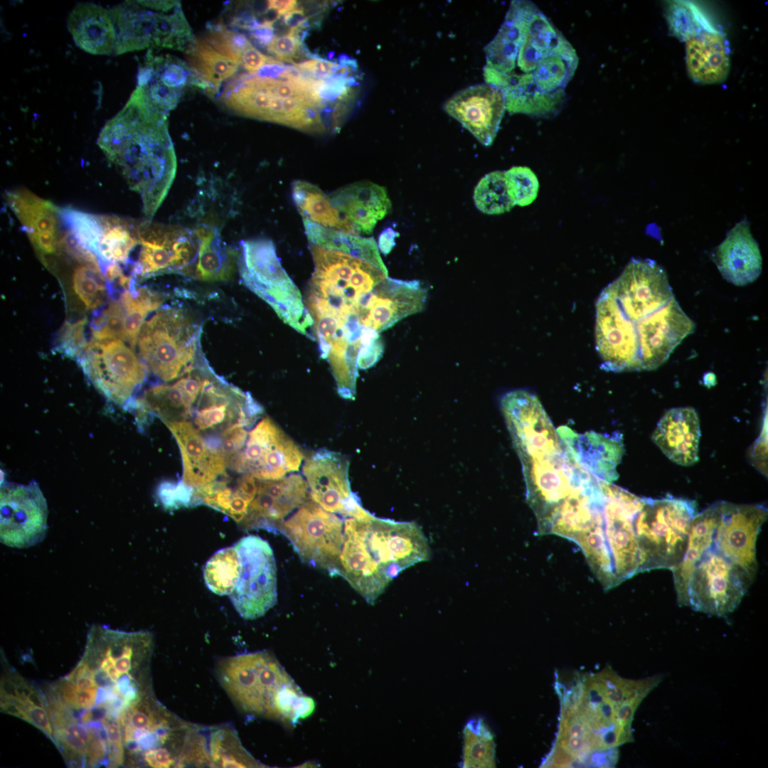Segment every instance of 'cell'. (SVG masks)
<instances>
[{"label":"cell","instance_id":"cell-34","mask_svg":"<svg viewBox=\"0 0 768 768\" xmlns=\"http://www.w3.org/2000/svg\"><path fill=\"white\" fill-rule=\"evenodd\" d=\"M67 27L75 43L93 55L114 53L116 32L111 13L93 3L77 4L67 18Z\"/></svg>","mask_w":768,"mask_h":768},{"label":"cell","instance_id":"cell-38","mask_svg":"<svg viewBox=\"0 0 768 768\" xmlns=\"http://www.w3.org/2000/svg\"><path fill=\"white\" fill-rule=\"evenodd\" d=\"M44 705L38 692L21 676L14 675L1 680V711L27 721L55 743L51 723Z\"/></svg>","mask_w":768,"mask_h":768},{"label":"cell","instance_id":"cell-39","mask_svg":"<svg viewBox=\"0 0 768 768\" xmlns=\"http://www.w3.org/2000/svg\"><path fill=\"white\" fill-rule=\"evenodd\" d=\"M292 198L303 220L321 226L358 236L360 232L332 203L319 187L304 181H295Z\"/></svg>","mask_w":768,"mask_h":768},{"label":"cell","instance_id":"cell-22","mask_svg":"<svg viewBox=\"0 0 768 768\" xmlns=\"http://www.w3.org/2000/svg\"><path fill=\"white\" fill-rule=\"evenodd\" d=\"M46 500L37 483H6L0 491V540L6 546L24 548L41 542L48 524Z\"/></svg>","mask_w":768,"mask_h":768},{"label":"cell","instance_id":"cell-46","mask_svg":"<svg viewBox=\"0 0 768 768\" xmlns=\"http://www.w3.org/2000/svg\"><path fill=\"white\" fill-rule=\"evenodd\" d=\"M241 572L240 555L235 547L216 551L203 567V579L208 588L218 595H230Z\"/></svg>","mask_w":768,"mask_h":768},{"label":"cell","instance_id":"cell-43","mask_svg":"<svg viewBox=\"0 0 768 768\" xmlns=\"http://www.w3.org/2000/svg\"><path fill=\"white\" fill-rule=\"evenodd\" d=\"M68 255L72 262L70 264L71 268L65 270V277L70 283L71 293L84 310L100 307L107 296V280L100 262Z\"/></svg>","mask_w":768,"mask_h":768},{"label":"cell","instance_id":"cell-10","mask_svg":"<svg viewBox=\"0 0 768 768\" xmlns=\"http://www.w3.org/2000/svg\"><path fill=\"white\" fill-rule=\"evenodd\" d=\"M200 330L180 309L157 311L144 321L137 339L146 368L166 382L184 375L199 357Z\"/></svg>","mask_w":768,"mask_h":768},{"label":"cell","instance_id":"cell-55","mask_svg":"<svg viewBox=\"0 0 768 768\" xmlns=\"http://www.w3.org/2000/svg\"><path fill=\"white\" fill-rule=\"evenodd\" d=\"M113 717L110 713L102 722L105 730L109 764L120 765L123 762V735L119 719Z\"/></svg>","mask_w":768,"mask_h":768},{"label":"cell","instance_id":"cell-8","mask_svg":"<svg viewBox=\"0 0 768 768\" xmlns=\"http://www.w3.org/2000/svg\"><path fill=\"white\" fill-rule=\"evenodd\" d=\"M697 513L696 503L692 500L645 498L634 521L640 572L662 568L673 570L678 565Z\"/></svg>","mask_w":768,"mask_h":768},{"label":"cell","instance_id":"cell-21","mask_svg":"<svg viewBox=\"0 0 768 768\" xmlns=\"http://www.w3.org/2000/svg\"><path fill=\"white\" fill-rule=\"evenodd\" d=\"M262 412L250 393L228 384L209 368L191 417L200 432H222L235 425L248 427Z\"/></svg>","mask_w":768,"mask_h":768},{"label":"cell","instance_id":"cell-31","mask_svg":"<svg viewBox=\"0 0 768 768\" xmlns=\"http://www.w3.org/2000/svg\"><path fill=\"white\" fill-rule=\"evenodd\" d=\"M713 260L723 278L735 285L744 286L759 277L762 255L747 220L737 223L727 233L714 250Z\"/></svg>","mask_w":768,"mask_h":768},{"label":"cell","instance_id":"cell-33","mask_svg":"<svg viewBox=\"0 0 768 768\" xmlns=\"http://www.w3.org/2000/svg\"><path fill=\"white\" fill-rule=\"evenodd\" d=\"M334 206L360 233L370 234L378 221L391 210L385 188L370 181H360L338 188L329 195Z\"/></svg>","mask_w":768,"mask_h":768},{"label":"cell","instance_id":"cell-19","mask_svg":"<svg viewBox=\"0 0 768 768\" xmlns=\"http://www.w3.org/2000/svg\"><path fill=\"white\" fill-rule=\"evenodd\" d=\"M78 358L95 386L118 404L126 403L145 379L146 366L119 339H91Z\"/></svg>","mask_w":768,"mask_h":768},{"label":"cell","instance_id":"cell-23","mask_svg":"<svg viewBox=\"0 0 768 768\" xmlns=\"http://www.w3.org/2000/svg\"><path fill=\"white\" fill-rule=\"evenodd\" d=\"M348 464L339 453L319 449L306 459L302 472L311 499L324 510L345 517L364 518L370 513L351 490Z\"/></svg>","mask_w":768,"mask_h":768},{"label":"cell","instance_id":"cell-2","mask_svg":"<svg viewBox=\"0 0 768 768\" xmlns=\"http://www.w3.org/2000/svg\"><path fill=\"white\" fill-rule=\"evenodd\" d=\"M309 247L314 268L304 304L339 395L353 400L358 369L372 367L384 350L380 336L367 334L361 326L362 299L388 277V270L339 250L311 243Z\"/></svg>","mask_w":768,"mask_h":768},{"label":"cell","instance_id":"cell-42","mask_svg":"<svg viewBox=\"0 0 768 768\" xmlns=\"http://www.w3.org/2000/svg\"><path fill=\"white\" fill-rule=\"evenodd\" d=\"M194 402L177 380L170 385L151 387L137 405L143 413H153L166 423L183 421L191 417Z\"/></svg>","mask_w":768,"mask_h":768},{"label":"cell","instance_id":"cell-28","mask_svg":"<svg viewBox=\"0 0 768 768\" xmlns=\"http://www.w3.org/2000/svg\"><path fill=\"white\" fill-rule=\"evenodd\" d=\"M5 198L42 262L55 257L62 230L59 207L26 188L7 191Z\"/></svg>","mask_w":768,"mask_h":768},{"label":"cell","instance_id":"cell-9","mask_svg":"<svg viewBox=\"0 0 768 768\" xmlns=\"http://www.w3.org/2000/svg\"><path fill=\"white\" fill-rule=\"evenodd\" d=\"M152 648L153 637L148 631L126 632L95 624L81 659L93 676L109 678L127 703L141 694L136 678L145 670Z\"/></svg>","mask_w":768,"mask_h":768},{"label":"cell","instance_id":"cell-15","mask_svg":"<svg viewBox=\"0 0 768 768\" xmlns=\"http://www.w3.org/2000/svg\"><path fill=\"white\" fill-rule=\"evenodd\" d=\"M138 230L140 249L132 265L133 278L170 272L192 276L198 252L193 230L146 219L139 221Z\"/></svg>","mask_w":768,"mask_h":768},{"label":"cell","instance_id":"cell-61","mask_svg":"<svg viewBox=\"0 0 768 768\" xmlns=\"http://www.w3.org/2000/svg\"><path fill=\"white\" fill-rule=\"evenodd\" d=\"M398 233L391 228L385 229L380 233L378 247L383 254L387 255L391 251L395 244V239Z\"/></svg>","mask_w":768,"mask_h":768},{"label":"cell","instance_id":"cell-41","mask_svg":"<svg viewBox=\"0 0 768 768\" xmlns=\"http://www.w3.org/2000/svg\"><path fill=\"white\" fill-rule=\"evenodd\" d=\"M303 222L309 243L357 256L387 270L378 245L373 238H363L334 230L308 220H303Z\"/></svg>","mask_w":768,"mask_h":768},{"label":"cell","instance_id":"cell-52","mask_svg":"<svg viewBox=\"0 0 768 768\" xmlns=\"http://www.w3.org/2000/svg\"><path fill=\"white\" fill-rule=\"evenodd\" d=\"M204 40L222 55L239 64L242 52L251 46L244 35L228 29L220 23L210 27Z\"/></svg>","mask_w":768,"mask_h":768},{"label":"cell","instance_id":"cell-30","mask_svg":"<svg viewBox=\"0 0 768 768\" xmlns=\"http://www.w3.org/2000/svg\"><path fill=\"white\" fill-rule=\"evenodd\" d=\"M165 424L179 446L185 484L196 489L225 475V457L209 446L192 423L183 420Z\"/></svg>","mask_w":768,"mask_h":768},{"label":"cell","instance_id":"cell-60","mask_svg":"<svg viewBox=\"0 0 768 768\" xmlns=\"http://www.w3.org/2000/svg\"><path fill=\"white\" fill-rule=\"evenodd\" d=\"M299 67L316 75L324 76L333 73L338 65L324 60L313 59L299 64Z\"/></svg>","mask_w":768,"mask_h":768},{"label":"cell","instance_id":"cell-44","mask_svg":"<svg viewBox=\"0 0 768 768\" xmlns=\"http://www.w3.org/2000/svg\"><path fill=\"white\" fill-rule=\"evenodd\" d=\"M186 53L189 65L210 85L213 92H217L221 83L235 74L239 65L201 38L194 39Z\"/></svg>","mask_w":768,"mask_h":768},{"label":"cell","instance_id":"cell-32","mask_svg":"<svg viewBox=\"0 0 768 768\" xmlns=\"http://www.w3.org/2000/svg\"><path fill=\"white\" fill-rule=\"evenodd\" d=\"M700 437L697 412L690 407L666 411L651 435L653 442L672 462L690 466L698 461Z\"/></svg>","mask_w":768,"mask_h":768},{"label":"cell","instance_id":"cell-57","mask_svg":"<svg viewBox=\"0 0 768 768\" xmlns=\"http://www.w3.org/2000/svg\"><path fill=\"white\" fill-rule=\"evenodd\" d=\"M245 427L235 425L222 432L218 437L220 451L227 460V464L242 449L247 438Z\"/></svg>","mask_w":768,"mask_h":768},{"label":"cell","instance_id":"cell-14","mask_svg":"<svg viewBox=\"0 0 768 768\" xmlns=\"http://www.w3.org/2000/svg\"><path fill=\"white\" fill-rule=\"evenodd\" d=\"M234 547L240 555L241 572L229 597L241 617L255 619L263 616L277 601L273 550L268 542L254 535L241 538Z\"/></svg>","mask_w":768,"mask_h":768},{"label":"cell","instance_id":"cell-53","mask_svg":"<svg viewBox=\"0 0 768 768\" xmlns=\"http://www.w3.org/2000/svg\"><path fill=\"white\" fill-rule=\"evenodd\" d=\"M194 488L183 481L178 482L164 481L157 488L156 496L167 509L193 506Z\"/></svg>","mask_w":768,"mask_h":768},{"label":"cell","instance_id":"cell-36","mask_svg":"<svg viewBox=\"0 0 768 768\" xmlns=\"http://www.w3.org/2000/svg\"><path fill=\"white\" fill-rule=\"evenodd\" d=\"M719 519L718 502L694 516L683 556L673 570L677 600L680 605L687 604L688 583L695 563L713 544Z\"/></svg>","mask_w":768,"mask_h":768},{"label":"cell","instance_id":"cell-51","mask_svg":"<svg viewBox=\"0 0 768 768\" xmlns=\"http://www.w3.org/2000/svg\"><path fill=\"white\" fill-rule=\"evenodd\" d=\"M125 312L119 300L112 301L91 326L92 340L125 339Z\"/></svg>","mask_w":768,"mask_h":768},{"label":"cell","instance_id":"cell-20","mask_svg":"<svg viewBox=\"0 0 768 768\" xmlns=\"http://www.w3.org/2000/svg\"><path fill=\"white\" fill-rule=\"evenodd\" d=\"M303 457L294 441L266 417L249 432L244 447L228 466L259 480H277L298 471Z\"/></svg>","mask_w":768,"mask_h":768},{"label":"cell","instance_id":"cell-50","mask_svg":"<svg viewBox=\"0 0 768 768\" xmlns=\"http://www.w3.org/2000/svg\"><path fill=\"white\" fill-rule=\"evenodd\" d=\"M509 193L519 206L531 204L537 198L539 181L531 169L527 166H513L504 171Z\"/></svg>","mask_w":768,"mask_h":768},{"label":"cell","instance_id":"cell-6","mask_svg":"<svg viewBox=\"0 0 768 768\" xmlns=\"http://www.w3.org/2000/svg\"><path fill=\"white\" fill-rule=\"evenodd\" d=\"M116 32L114 54L145 48L184 50L194 41L177 1H125L110 9Z\"/></svg>","mask_w":768,"mask_h":768},{"label":"cell","instance_id":"cell-29","mask_svg":"<svg viewBox=\"0 0 768 768\" xmlns=\"http://www.w3.org/2000/svg\"><path fill=\"white\" fill-rule=\"evenodd\" d=\"M557 432L567 455L597 479L611 483L618 478L617 466L624 454L622 436H606L594 432L578 434L566 426Z\"/></svg>","mask_w":768,"mask_h":768},{"label":"cell","instance_id":"cell-58","mask_svg":"<svg viewBox=\"0 0 768 768\" xmlns=\"http://www.w3.org/2000/svg\"><path fill=\"white\" fill-rule=\"evenodd\" d=\"M275 62L271 58L262 54L252 45L242 52L240 58V64L247 71L254 74L263 68L266 63L270 64Z\"/></svg>","mask_w":768,"mask_h":768},{"label":"cell","instance_id":"cell-56","mask_svg":"<svg viewBox=\"0 0 768 768\" xmlns=\"http://www.w3.org/2000/svg\"><path fill=\"white\" fill-rule=\"evenodd\" d=\"M291 29L289 33L274 37L267 46L268 51L278 60L292 61L299 53L301 42L297 32Z\"/></svg>","mask_w":768,"mask_h":768},{"label":"cell","instance_id":"cell-4","mask_svg":"<svg viewBox=\"0 0 768 768\" xmlns=\"http://www.w3.org/2000/svg\"><path fill=\"white\" fill-rule=\"evenodd\" d=\"M168 113L154 107L139 89L100 132L97 145L140 197L147 219L166 198L176 171Z\"/></svg>","mask_w":768,"mask_h":768},{"label":"cell","instance_id":"cell-54","mask_svg":"<svg viewBox=\"0 0 768 768\" xmlns=\"http://www.w3.org/2000/svg\"><path fill=\"white\" fill-rule=\"evenodd\" d=\"M86 319H82L75 322H66L60 331V349L72 357H79L84 351L85 341L84 331Z\"/></svg>","mask_w":768,"mask_h":768},{"label":"cell","instance_id":"cell-35","mask_svg":"<svg viewBox=\"0 0 768 768\" xmlns=\"http://www.w3.org/2000/svg\"><path fill=\"white\" fill-rule=\"evenodd\" d=\"M685 41L687 70L693 81L714 84L725 80L730 69V52L721 31H703Z\"/></svg>","mask_w":768,"mask_h":768},{"label":"cell","instance_id":"cell-26","mask_svg":"<svg viewBox=\"0 0 768 768\" xmlns=\"http://www.w3.org/2000/svg\"><path fill=\"white\" fill-rule=\"evenodd\" d=\"M444 109L486 146L494 141L506 110L503 92L487 83L457 92L444 103Z\"/></svg>","mask_w":768,"mask_h":768},{"label":"cell","instance_id":"cell-5","mask_svg":"<svg viewBox=\"0 0 768 768\" xmlns=\"http://www.w3.org/2000/svg\"><path fill=\"white\" fill-rule=\"evenodd\" d=\"M344 540L335 575L373 604L405 569L430 558L427 539L415 523L370 515L343 521Z\"/></svg>","mask_w":768,"mask_h":768},{"label":"cell","instance_id":"cell-1","mask_svg":"<svg viewBox=\"0 0 768 768\" xmlns=\"http://www.w3.org/2000/svg\"><path fill=\"white\" fill-rule=\"evenodd\" d=\"M486 83L499 89L511 114L552 117L578 65L575 49L532 1H512L484 48Z\"/></svg>","mask_w":768,"mask_h":768},{"label":"cell","instance_id":"cell-48","mask_svg":"<svg viewBox=\"0 0 768 768\" xmlns=\"http://www.w3.org/2000/svg\"><path fill=\"white\" fill-rule=\"evenodd\" d=\"M670 31L683 41L703 31L718 30L707 14L697 4L688 1H670L666 8Z\"/></svg>","mask_w":768,"mask_h":768},{"label":"cell","instance_id":"cell-16","mask_svg":"<svg viewBox=\"0 0 768 768\" xmlns=\"http://www.w3.org/2000/svg\"><path fill=\"white\" fill-rule=\"evenodd\" d=\"M602 533L617 585L640 572V552L634 521L645 498L604 481Z\"/></svg>","mask_w":768,"mask_h":768},{"label":"cell","instance_id":"cell-63","mask_svg":"<svg viewBox=\"0 0 768 768\" xmlns=\"http://www.w3.org/2000/svg\"><path fill=\"white\" fill-rule=\"evenodd\" d=\"M296 5L297 1L294 0H271L267 1V9L276 11L278 16L284 15L294 9Z\"/></svg>","mask_w":768,"mask_h":768},{"label":"cell","instance_id":"cell-45","mask_svg":"<svg viewBox=\"0 0 768 768\" xmlns=\"http://www.w3.org/2000/svg\"><path fill=\"white\" fill-rule=\"evenodd\" d=\"M461 767L464 768L496 767L494 736L481 718L471 719L464 727Z\"/></svg>","mask_w":768,"mask_h":768},{"label":"cell","instance_id":"cell-24","mask_svg":"<svg viewBox=\"0 0 768 768\" xmlns=\"http://www.w3.org/2000/svg\"><path fill=\"white\" fill-rule=\"evenodd\" d=\"M718 506L719 519L713 545L753 580L757 569V539L767 520V509L761 504L727 501H720Z\"/></svg>","mask_w":768,"mask_h":768},{"label":"cell","instance_id":"cell-62","mask_svg":"<svg viewBox=\"0 0 768 768\" xmlns=\"http://www.w3.org/2000/svg\"><path fill=\"white\" fill-rule=\"evenodd\" d=\"M306 21L305 14L301 9H294L284 15V23L292 29L299 30Z\"/></svg>","mask_w":768,"mask_h":768},{"label":"cell","instance_id":"cell-49","mask_svg":"<svg viewBox=\"0 0 768 768\" xmlns=\"http://www.w3.org/2000/svg\"><path fill=\"white\" fill-rule=\"evenodd\" d=\"M473 199L478 210L488 215L503 214L516 206L504 171H494L484 176L474 188Z\"/></svg>","mask_w":768,"mask_h":768},{"label":"cell","instance_id":"cell-12","mask_svg":"<svg viewBox=\"0 0 768 768\" xmlns=\"http://www.w3.org/2000/svg\"><path fill=\"white\" fill-rule=\"evenodd\" d=\"M752 580L712 544L690 574L686 606L712 615H726L737 608Z\"/></svg>","mask_w":768,"mask_h":768},{"label":"cell","instance_id":"cell-7","mask_svg":"<svg viewBox=\"0 0 768 768\" xmlns=\"http://www.w3.org/2000/svg\"><path fill=\"white\" fill-rule=\"evenodd\" d=\"M242 283L265 300L287 324L309 336L313 320L301 293L282 267L272 240H243L238 256Z\"/></svg>","mask_w":768,"mask_h":768},{"label":"cell","instance_id":"cell-59","mask_svg":"<svg viewBox=\"0 0 768 768\" xmlns=\"http://www.w3.org/2000/svg\"><path fill=\"white\" fill-rule=\"evenodd\" d=\"M146 762L152 767H169L174 763V759L167 748L159 747L148 750L144 753Z\"/></svg>","mask_w":768,"mask_h":768},{"label":"cell","instance_id":"cell-17","mask_svg":"<svg viewBox=\"0 0 768 768\" xmlns=\"http://www.w3.org/2000/svg\"><path fill=\"white\" fill-rule=\"evenodd\" d=\"M58 208L62 225L100 262L106 265L128 262L139 245V221L68 207Z\"/></svg>","mask_w":768,"mask_h":768},{"label":"cell","instance_id":"cell-18","mask_svg":"<svg viewBox=\"0 0 768 768\" xmlns=\"http://www.w3.org/2000/svg\"><path fill=\"white\" fill-rule=\"evenodd\" d=\"M695 329L674 297L661 309L624 329L622 336L635 355L639 370H651L664 363Z\"/></svg>","mask_w":768,"mask_h":768},{"label":"cell","instance_id":"cell-11","mask_svg":"<svg viewBox=\"0 0 768 768\" xmlns=\"http://www.w3.org/2000/svg\"><path fill=\"white\" fill-rule=\"evenodd\" d=\"M262 653L225 660L219 668L220 680L230 697L242 708L256 713L289 711L296 695L278 665Z\"/></svg>","mask_w":768,"mask_h":768},{"label":"cell","instance_id":"cell-47","mask_svg":"<svg viewBox=\"0 0 768 768\" xmlns=\"http://www.w3.org/2000/svg\"><path fill=\"white\" fill-rule=\"evenodd\" d=\"M164 300L163 296L146 287L124 290L119 301L125 312V339L132 348L138 336L146 316L157 309Z\"/></svg>","mask_w":768,"mask_h":768},{"label":"cell","instance_id":"cell-13","mask_svg":"<svg viewBox=\"0 0 768 768\" xmlns=\"http://www.w3.org/2000/svg\"><path fill=\"white\" fill-rule=\"evenodd\" d=\"M278 532L302 562L334 575L344 540L343 521L338 516L309 501L284 521Z\"/></svg>","mask_w":768,"mask_h":768},{"label":"cell","instance_id":"cell-3","mask_svg":"<svg viewBox=\"0 0 768 768\" xmlns=\"http://www.w3.org/2000/svg\"><path fill=\"white\" fill-rule=\"evenodd\" d=\"M661 679H627L607 667L577 674L568 688L557 683L560 711L553 747L577 767H614L617 748L633 740L636 709Z\"/></svg>","mask_w":768,"mask_h":768},{"label":"cell","instance_id":"cell-25","mask_svg":"<svg viewBox=\"0 0 768 768\" xmlns=\"http://www.w3.org/2000/svg\"><path fill=\"white\" fill-rule=\"evenodd\" d=\"M192 87L210 90L189 64L169 54L148 50L139 65L137 87L154 107L168 113Z\"/></svg>","mask_w":768,"mask_h":768},{"label":"cell","instance_id":"cell-27","mask_svg":"<svg viewBox=\"0 0 768 768\" xmlns=\"http://www.w3.org/2000/svg\"><path fill=\"white\" fill-rule=\"evenodd\" d=\"M308 484L299 474L277 480H259L257 491L240 523L246 530L278 531L284 518L310 501Z\"/></svg>","mask_w":768,"mask_h":768},{"label":"cell","instance_id":"cell-40","mask_svg":"<svg viewBox=\"0 0 768 768\" xmlns=\"http://www.w3.org/2000/svg\"><path fill=\"white\" fill-rule=\"evenodd\" d=\"M54 739L55 745L75 757H86L87 764L95 765L103 760L107 750L106 739L102 738L88 726L77 723L65 713L55 716Z\"/></svg>","mask_w":768,"mask_h":768},{"label":"cell","instance_id":"cell-37","mask_svg":"<svg viewBox=\"0 0 768 768\" xmlns=\"http://www.w3.org/2000/svg\"><path fill=\"white\" fill-rule=\"evenodd\" d=\"M193 230L198 242V252L192 277L203 281L230 278L237 263V254L223 240L219 229L203 223Z\"/></svg>","mask_w":768,"mask_h":768}]
</instances>
